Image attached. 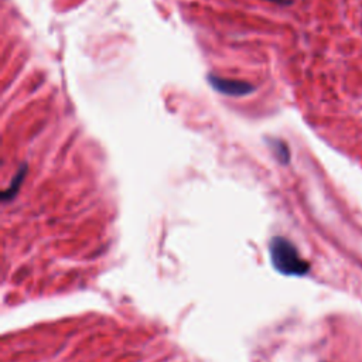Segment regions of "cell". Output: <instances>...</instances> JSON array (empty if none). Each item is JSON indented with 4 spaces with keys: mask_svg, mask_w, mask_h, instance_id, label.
I'll list each match as a JSON object with an SVG mask.
<instances>
[{
    "mask_svg": "<svg viewBox=\"0 0 362 362\" xmlns=\"http://www.w3.org/2000/svg\"><path fill=\"white\" fill-rule=\"evenodd\" d=\"M270 2H276V3H285V0H270Z\"/></svg>",
    "mask_w": 362,
    "mask_h": 362,
    "instance_id": "5b68a950",
    "label": "cell"
},
{
    "mask_svg": "<svg viewBox=\"0 0 362 362\" xmlns=\"http://www.w3.org/2000/svg\"><path fill=\"white\" fill-rule=\"evenodd\" d=\"M269 146H270L273 153L276 154V157L279 158L280 163L285 164V163L289 161V150H287L286 144L283 143V142H280V140H270Z\"/></svg>",
    "mask_w": 362,
    "mask_h": 362,
    "instance_id": "277c9868",
    "label": "cell"
},
{
    "mask_svg": "<svg viewBox=\"0 0 362 362\" xmlns=\"http://www.w3.org/2000/svg\"><path fill=\"white\" fill-rule=\"evenodd\" d=\"M26 173H27V166L23 164V166L20 167V170L17 171V174L13 177V180L10 183L9 189L3 191V194H2L3 203H8L10 200H13V197L19 193V190H20L23 184V180H24V177H26Z\"/></svg>",
    "mask_w": 362,
    "mask_h": 362,
    "instance_id": "3957f363",
    "label": "cell"
},
{
    "mask_svg": "<svg viewBox=\"0 0 362 362\" xmlns=\"http://www.w3.org/2000/svg\"><path fill=\"white\" fill-rule=\"evenodd\" d=\"M270 260L273 267L285 276H304L310 270L309 262L299 255L292 242L282 236L272 239Z\"/></svg>",
    "mask_w": 362,
    "mask_h": 362,
    "instance_id": "6da1fadb",
    "label": "cell"
},
{
    "mask_svg": "<svg viewBox=\"0 0 362 362\" xmlns=\"http://www.w3.org/2000/svg\"><path fill=\"white\" fill-rule=\"evenodd\" d=\"M208 81L211 83L214 89L228 97H245L252 92H255L256 88L252 83L241 79H231V78H222L218 75H210Z\"/></svg>",
    "mask_w": 362,
    "mask_h": 362,
    "instance_id": "7a4b0ae2",
    "label": "cell"
}]
</instances>
